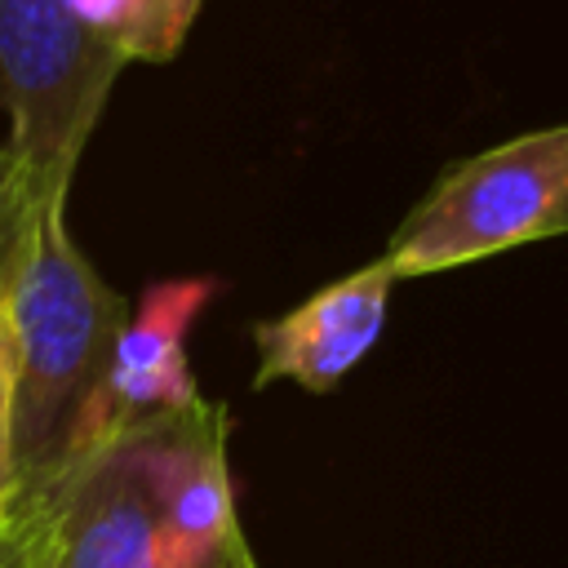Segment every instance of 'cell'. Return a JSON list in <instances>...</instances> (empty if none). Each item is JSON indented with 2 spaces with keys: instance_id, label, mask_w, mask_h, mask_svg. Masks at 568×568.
<instances>
[{
  "instance_id": "12",
  "label": "cell",
  "mask_w": 568,
  "mask_h": 568,
  "mask_svg": "<svg viewBox=\"0 0 568 568\" xmlns=\"http://www.w3.org/2000/svg\"><path fill=\"white\" fill-rule=\"evenodd\" d=\"M27 537H31V515L18 510L13 528L0 537V568H22L27 564Z\"/></svg>"
},
{
  "instance_id": "13",
  "label": "cell",
  "mask_w": 568,
  "mask_h": 568,
  "mask_svg": "<svg viewBox=\"0 0 568 568\" xmlns=\"http://www.w3.org/2000/svg\"><path fill=\"white\" fill-rule=\"evenodd\" d=\"M0 173H4V151H0Z\"/></svg>"
},
{
  "instance_id": "11",
  "label": "cell",
  "mask_w": 568,
  "mask_h": 568,
  "mask_svg": "<svg viewBox=\"0 0 568 568\" xmlns=\"http://www.w3.org/2000/svg\"><path fill=\"white\" fill-rule=\"evenodd\" d=\"M22 510L31 515V537H27V564L22 568H49V501L36 497Z\"/></svg>"
},
{
  "instance_id": "3",
  "label": "cell",
  "mask_w": 568,
  "mask_h": 568,
  "mask_svg": "<svg viewBox=\"0 0 568 568\" xmlns=\"http://www.w3.org/2000/svg\"><path fill=\"white\" fill-rule=\"evenodd\" d=\"M568 235V120L448 164L386 235L395 284Z\"/></svg>"
},
{
  "instance_id": "8",
  "label": "cell",
  "mask_w": 568,
  "mask_h": 568,
  "mask_svg": "<svg viewBox=\"0 0 568 568\" xmlns=\"http://www.w3.org/2000/svg\"><path fill=\"white\" fill-rule=\"evenodd\" d=\"M22 231V195L0 173V537L18 519V470H13V328H9V271Z\"/></svg>"
},
{
  "instance_id": "5",
  "label": "cell",
  "mask_w": 568,
  "mask_h": 568,
  "mask_svg": "<svg viewBox=\"0 0 568 568\" xmlns=\"http://www.w3.org/2000/svg\"><path fill=\"white\" fill-rule=\"evenodd\" d=\"M213 297H217L213 275L160 280L138 297V306L129 311V320L115 333L106 377L98 386V399L80 426V439H75L67 466L98 453L102 444H111L129 426L160 417V413H173L200 395L191 364H186V333Z\"/></svg>"
},
{
  "instance_id": "9",
  "label": "cell",
  "mask_w": 568,
  "mask_h": 568,
  "mask_svg": "<svg viewBox=\"0 0 568 568\" xmlns=\"http://www.w3.org/2000/svg\"><path fill=\"white\" fill-rule=\"evenodd\" d=\"M204 0H142V22L133 36V62H169L186 44Z\"/></svg>"
},
{
  "instance_id": "1",
  "label": "cell",
  "mask_w": 568,
  "mask_h": 568,
  "mask_svg": "<svg viewBox=\"0 0 568 568\" xmlns=\"http://www.w3.org/2000/svg\"><path fill=\"white\" fill-rule=\"evenodd\" d=\"M129 302L67 231V204H27L9 271L18 510L67 466L98 399Z\"/></svg>"
},
{
  "instance_id": "4",
  "label": "cell",
  "mask_w": 568,
  "mask_h": 568,
  "mask_svg": "<svg viewBox=\"0 0 568 568\" xmlns=\"http://www.w3.org/2000/svg\"><path fill=\"white\" fill-rule=\"evenodd\" d=\"M133 435L151 479L160 568H257L231 488L226 404L195 395L138 422Z\"/></svg>"
},
{
  "instance_id": "6",
  "label": "cell",
  "mask_w": 568,
  "mask_h": 568,
  "mask_svg": "<svg viewBox=\"0 0 568 568\" xmlns=\"http://www.w3.org/2000/svg\"><path fill=\"white\" fill-rule=\"evenodd\" d=\"M36 497L49 501V568H160L155 501L133 426Z\"/></svg>"
},
{
  "instance_id": "10",
  "label": "cell",
  "mask_w": 568,
  "mask_h": 568,
  "mask_svg": "<svg viewBox=\"0 0 568 568\" xmlns=\"http://www.w3.org/2000/svg\"><path fill=\"white\" fill-rule=\"evenodd\" d=\"M67 9L80 22H89L98 36L120 44V53L133 62V36L142 22V0H67Z\"/></svg>"
},
{
  "instance_id": "7",
  "label": "cell",
  "mask_w": 568,
  "mask_h": 568,
  "mask_svg": "<svg viewBox=\"0 0 568 568\" xmlns=\"http://www.w3.org/2000/svg\"><path fill=\"white\" fill-rule=\"evenodd\" d=\"M390 288L395 275L373 257L351 275L320 284L293 311L253 324V390L271 382H293L306 395H333L346 382V373H355L364 355L377 346Z\"/></svg>"
},
{
  "instance_id": "2",
  "label": "cell",
  "mask_w": 568,
  "mask_h": 568,
  "mask_svg": "<svg viewBox=\"0 0 568 568\" xmlns=\"http://www.w3.org/2000/svg\"><path fill=\"white\" fill-rule=\"evenodd\" d=\"M124 67L120 44L80 22L67 0H0V111L9 124L0 151L27 204H67Z\"/></svg>"
}]
</instances>
